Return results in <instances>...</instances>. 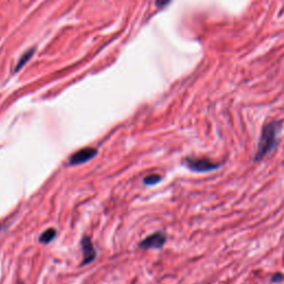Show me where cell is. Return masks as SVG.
<instances>
[{
    "label": "cell",
    "mask_w": 284,
    "mask_h": 284,
    "mask_svg": "<svg viewBox=\"0 0 284 284\" xmlns=\"http://www.w3.org/2000/svg\"><path fill=\"white\" fill-rule=\"evenodd\" d=\"M282 130L281 121H271L265 123L261 137L258 142V150L255 156V162H260L265 156L270 154L272 151H274L279 144V136Z\"/></svg>",
    "instance_id": "6da1fadb"
},
{
    "label": "cell",
    "mask_w": 284,
    "mask_h": 284,
    "mask_svg": "<svg viewBox=\"0 0 284 284\" xmlns=\"http://www.w3.org/2000/svg\"><path fill=\"white\" fill-rule=\"evenodd\" d=\"M185 167H188L191 171L205 173L215 171L221 168V163H216L209 160L208 158H185L183 160Z\"/></svg>",
    "instance_id": "7a4b0ae2"
},
{
    "label": "cell",
    "mask_w": 284,
    "mask_h": 284,
    "mask_svg": "<svg viewBox=\"0 0 284 284\" xmlns=\"http://www.w3.org/2000/svg\"><path fill=\"white\" fill-rule=\"evenodd\" d=\"M97 152H98L97 149L91 148V147L80 149L79 151H77V152H75L70 156L69 165L70 166H79V165H82V163H86L89 160L94 158Z\"/></svg>",
    "instance_id": "3957f363"
},
{
    "label": "cell",
    "mask_w": 284,
    "mask_h": 284,
    "mask_svg": "<svg viewBox=\"0 0 284 284\" xmlns=\"http://www.w3.org/2000/svg\"><path fill=\"white\" fill-rule=\"evenodd\" d=\"M167 237L165 233L156 232L144 239L140 243V247H142V249H161L165 245Z\"/></svg>",
    "instance_id": "277c9868"
},
{
    "label": "cell",
    "mask_w": 284,
    "mask_h": 284,
    "mask_svg": "<svg viewBox=\"0 0 284 284\" xmlns=\"http://www.w3.org/2000/svg\"><path fill=\"white\" fill-rule=\"evenodd\" d=\"M81 246H82V252H83L82 264H89L96 259V250H94L90 238L83 237V239L81 241Z\"/></svg>",
    "instance_id": "5b68a950"
},
{
    "label": "cell",
    "mask_w": 284,
    "mask_h": 284,
    "mask_svg": "<svg viewBox=\"0 0 284 284\" xmlns=\"http://www.w3.org/2000/svg\"><path fill=\"white\" fill-rule=\"evenodd\" d=\"M56 235H57V231L54 230V229H48V230H46L45 232L41 233L40 238H39V241H40L41 243L47 244V243L51 242V241L54 238H56Z\"/></svg>",
    "instance_id": "8992f818"
},
{
    "label": "cell",
    "mask_w": 284,
    "mask_h": 284,
    "mask_svg": "<svg viewBox=\"0 0 284 284\" xmlns=\"http://www.w3.org/2000/svg\"><path fill=\"white\" fill-rule=\"evenodd\" d=\"M161 179L162 178H161V176H159V174H150V176H147L143 179V182L148 185H153V184L160 182Z\"/></svg>",
    "instance_id": "52a82bcc"
},
{
    "label": "cell",
    "mask_w": 284,
    "mask_h": 284,
    "mask_svg": "<svg viewBox=\"0 0 284 284\" xmlns=\"http://www.w3.org/2000/svg\"><path fill=\"white\" fill-rule=\"evenodd\" d=\"M158 8H163L171 3V0H155Z\"/></svg>",
    "instance_id": "ba28073f"
}]
</instances>
